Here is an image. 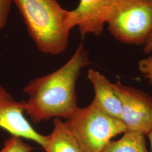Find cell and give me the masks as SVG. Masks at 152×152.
<instances>
[{
	"label": "cell",
	"instance_id": "1",
	"mask_svg": "<svg viewBox=\"0 0 152 152\" xmlns=\"http://www.w3.org/2000/svg\"><path fill=\"white\" fill-rule=\"evenodd\" d=\"M90 64L88 52L81 43L60 68L29 82L23 90L28 96L26 114L36 124L51 118L68 119L78 108L76 82L82 69Z\"/></svg>",
	"mask_w": 152,
	"mask_h": 152
},
{
	"label": "cell",
	"instance_id": "2",
	"mask_svg": "<svg viewBox=\"0 0 152 152\" xmlns=\"http://www.w3.org/2000/svg\"><path fill=\"white\" fill-rule=\"evenodd\" d=\"M22 15L29 35L41 52L59 55L65 51L74 27L71 11L57 0H12Z\"/></svg>",
	"mask_w": 152,
	"mask_h": 152
},
{
	"label": "cell",
	"instance_id": "3",
	"mask_svg": "<svg viewBox=\"0 0 152 152\" xmlns=\"http://www.w3.org/2000/svg\"><path fill=\"white\" fill-rule=\"evenodd\" d=\"M65 124L83 152H102L113 137L127 131L121 120L106 114L92 102L77 109Z\"/></svg>",
	"mask_w": 152,
	"mask_h": 152
},
{
	"label": "cell",
	"instance_id": "4",
	"mask_svg": "<svg viewBox=\"0 0 152 152\" xmlns=\"http://www.w3.org/2000/svg\"><path fill=\"white\" fill-rule=\"evenodd\" d=\"M107 24L121 42L144 45L152 34V0H117Z\"/></svg>",
	"mask_w": 152,
	"mask_h": 152
},
{
	"label": "cell",
	"instance_id": "5",
	"mask_svg": "<svg viewBox=\"0 0 152 152\" xmlns=\"http://www.w3.org/2000/svg\"><path fill=\"white\" fill-rule=\"evenodd\" d=\"M121 104V120L127 131L147 135L152 131V98L135 88L113 83Z\"/></svg>",
	"mask_w": 152,
	"mask_h": 152
},
{
	"label": "cell",
	"instance_id": "6",
	"mask_svg": "<svg viewBox=\"0 0 152 152\" xmlns=\"http://www.w3.org/2000/svg\"><path fill=\"white\" fill-rule=\"evenodd\" d=\"M25 101H16L0 85V128L11 135L36 142L45 149L49 136L39 134L26 118Z\"/></svg>",
	"mask_w": 152,
	"mask_h": 152
},
{
	"label": "cell",
	"instance_id": "7",
	"mask_svg": "<svg viewBox=\"0 0 152 152\" xmlns=\"http://www.w3.org/2000/svg\"><path fill=\"white\" fill-rule=\"evenodd\" d=\"M117 0H80L71 11L74 27H78L82 38L88 34L100 36Z\"/></svg>",
	"mask_w": 152,
	"mask_h": 152
},
{
	"label": "cell",
	"instance_id": "8",
	"mask_svg": "<svg viewBox=\"0 0 152 152\" xmlns=\"http://www.w3.org/2000/svg\"><path fill=\"white\" fill-rule=\"evenodd\" d=\"M87 77L95 91L92 103L106 114L121 120V104L114 91L113 83L99 72L92 69L88 71Z\"/></svg>",
	"mask_w": 152,
	"mask_h": 152
},
{
	"label": "cell",
	"instance_id": "9",
	"mask_svg": "<svg viewBox=\"0 0 152 152\" xmlns=\"http://www.w3.org/2000/svg\"><path fill=\"white\" fill-rule=\"evenodd\" d=\"M54 129L49 135L45 152H83L65 122L55 118Z\"/></svg>",
	"mask_w": 152,
	"mask_h": 152
},
{
	"label": "cell",
	"instance_id": "10",
	"mask_svg": "<svg viewBox=\"0 0 152 152\" xmlns=\"http://www.w3.org/2000/svg\"><path fill=\"white\" fill-rule=\"evenodd\" d=\"M124 134L119 140L109 141L102 152H149L145 135L131 131Z\"/></svg>",
	"mask_w": 152,
	"mask_h": 152
},
{
	"label": "cell",
	"instance_id": "11",
	"mask_svg": "<svg viewBox=\"0 0 152 152\" xmlns=\"http://www.w3.org/2000/svg\"><path fill=\"white\" fill-rule=\"evenodd\" d=\"M33 148L23 141L22 137L11 135L4 142L0 152H32Z\"/></svg>",
	"mask_w": 152,
	"mask_h": 152
},
{
	"label": "cell",
	"instance_id": "12",
	"mask_svg": "<svg viewBox=\"0 0 152 152\" xmlns=\"http://www.w3.org/2000/svg\"><path fill=\"white\" fill-rule=\"evenodd\" d=\"M138 67L145 78L152 83V56L142 59L139 61Z\"/></svg>",
	"mask_w": 152,
	"mask_h": 152
},
{
	"label": "cell",
	"instance_id": "13",
	"mask_svg": "<svg viewBox=\"0 0 152 152\" xmlns=\"http://www.w3.org/2000/svg\"><path fill=\"white\" fill-rule=\"evenodd\" d=\"M12 1V0H0V29L5 25Z\"/></svg>",
	"mask_w": 152,
	"mask_h": 152
},
{
	"label": "cell",
	"instance_id": "14",
	"mask_svg": "<svg viewBox=\"0 0 152 152\" xmlns=\"http://www.w3.org/2000/svg\"><path fill=\"white\" fill-rule=\"evenodd\" d=\"M144 51L147 54H151L152 53V34L144 45Z\"/></svg>",
	"mask_w": 152,
	"mask_h": 152
},
{
	"label": "cell",
	"instance_id": "15",
	"mask_svg": "<svg viewBox=\"0 0 152 152\" xmlns=\"http://www.w3.org/2000/svg\"><path fill=\"white\" fill-rule=\"evenodd\" d=\"M147 136H148L150 144H151V152H152V131H151L148 135Z\"/></svg>",
	"mask_w": 152,
	"mask_h": 152
}]
</instances>
